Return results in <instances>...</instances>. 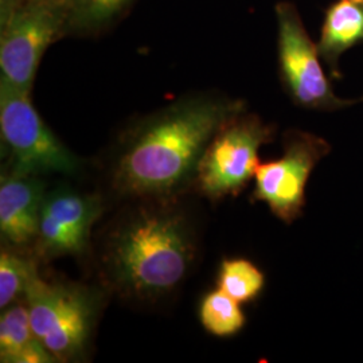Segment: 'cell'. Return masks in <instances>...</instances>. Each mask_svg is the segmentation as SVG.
<instances>
[{"label": "cell", "mask_w": 363, "mask_h": 363, "mask_svg": "<svg viewBox=\"0 0 363 363\" xmlns=\"http://www.w3.org/2000/svg\"><path fill=\"white\" fill-rule=\"evenodd\" d=\"M244 111L242 100L201 91L139 118L117 142L109 166L112 190L128 201L181 196L194 187L214 135Z\"/></svg>", "instance_id": "1"}, {"label": "cell", "mask_w": 363, "mask_h": 363, "mask_svg": "<svg viewBox=\"0 0 363 363\" xmlns=\"http://www.w3.org/2000/svg\"><path fill=\"white\" fill-rule=\"evenodd\" d=\"M38 271L37 261L28 259L13 247L0 252V308L23 300L33 274Z\"/></svg>", "instance_id": "16"}, {"label": "cell", "mask_w": 363, "mask_h": 363, "mask_svg": "<svg viewBox=\"0 0 363 363\" xmlns=\"http://www.w3.org/2000/svg\"><path fill=\"white\" fill-rule=\"evenodd\" d=\"M0 361L3 363L57 362L34 335L25 300H19L1 310Z\"/></svg>", "instance_id": "12"}, {"label": "cell", "mask_w": 363, "mask_h": 363, "mask_svg": "<svg viewBox=\"0 0 363 363\" xmlns=\"http://www.w3.org/2000/svg\"><path fill=\"white\" fill-rule=\"evenodd\" d=\"M330 151V143L318 135L288 130L283 138V155L259 163L256 169L252 201L265 203L286 225L298 220L306 206V187L312 171Z\"/></svg>", "instance_id": "8"}, {"label": "cell", "mask_w": 363, "mask_h": 363, "mask_svg": "<svg viewBox=\"0 0 363 363\" xmlns=\"http://www.w3.org/2000/svg\"><path fill=\"white\" fill-rule=\"evenodd\" d=\"M45 194V182L40 177L1 174L0 235L6 247L34 245Z\"/></svg>", "instance_id": "10"}, {"label": "cell", "mask_w": 363, "mask_h": 363, "mask_svg": "<svg viewBox=\"0 0 363 363\" xmlns=\"http://www.w3.org/2000/svg\"><path fill=\"white\" fill-rule=\"evenodd\" d=\"M274 127L247 111L230 118L208 143L195 175L194 189L211 201L240 194L255 178L259 148L271 143Z\"/></svg>", "instance_id": "6"}, {"label": "cell", "mask_w": 363, "mask_h": 363, "mask_svg": "<svg viewBox=\"0 0 363 363\" xmlns=\"http://www.w3.org/2000/svg\"><path fill=\"white\" fill-rule=\"evenodd\" d=\"M198 318L205 331L216 337H234L247 325L241 304L220 288L210 291L202 298Z\"/></svg>", "instance_id": "14"}, {"label": "cell", "mask_w": 363, "mask_h": 363, "mask_svg": "<svg viewBox=\"0 0 363 363\" xmlns=\"http://www.w3.org/2000/svg\"><path fill=\"white\" fill-rule=\"evenodd\" d=\"M33 333L57 362L79 361L89 347L101 307L91 286L33 274L25 298Z\"/></svg>", "instance_id": "3"}, {"label": "cell", "mask_w": 363, "mask_h": 363, "mask_svg": "<svg viewBox=\"0 0 363 363\" xmlns=\"http://www.w3.org/2000/svg\"><path fill=\"white\" fill-rule=\"evenodd\" d=\"M67 37H94L118 22L136 0H62Z\"/></svg>", "instance_id": "13"}, {"label": "cell", "mask_w": 363, "mask_h": 363, "mask_svg": "<svg viewBox=\"0 0 363 363\" xmlns=\"http://www.w3.org/2000/svg\"><path fill=\"white\" fill-rule=\"evenodd\" d=\"M0 138L7 155V171L13 175H74L81 163L62 143L38 111L30 93L16 91L0 81Z\"/></svg>", "instance_id": "5"}, {"label": "cell", "mask_w": 363, "mask_h": 363, "mask_svg": "<svg viewBox=\"0 0 363 363\" xmlns=\"http://www.w3.org/2000/svg\"><path fill=\"white\" fill-rule=\"evenodd\" d=\"M132 202L105 230L100 269L120 298L156 303L175 292L191 271L196 230L177 198Z\"/></svg>", "instance_id": "2"}, {"label": "cell", "mask_w": 363, "mask_h": 363, "mask_svg": "<svg viewBox=\"0 0 363 363\" xmlns=\"http://www.w3.org/2000/svg\"><path fill=\"white\" fill-rule=\"evenodd\" d=\"M65 37L62 0H0V81L31 93L45 52Z\"/></svg>", "instance_id": "4"}, {"label": "cell", "mask_w": 363, "mask_h": 363, "mask_svg": "<svg viewBox=\"0 0 363 363\" xmlns=\"http://www.w3.org/2000/svg\"><path fill=\"white\" fill-rule=\"evenodd\" d=\"M359 43H363V1L339 0L327 9L316 43L333 77H340V57Z\"/></svg>", "instance_id": "11"}, {"label": "cell", "mask_w": 363, "mask_h": 363, "mask_svg": "<svg viewBox=\"0 0 363 363\" xmlns=\"http://www.w3.org/2000/svg\"><path fill=\"white\" fill-rule=\"evenodd\" d=\"M355 1H363V0H355Z\"/></svg>", "instance_id": "17"}, {"label": "cell", "mask_w": 363, "mask_h": 363, "mask_svg": "<svg viewBox=\"0 0 363 363\" xmlns=\"http://www.w3.org/2000/svg\"><path fill=\"white\" fill-rule=\"evenodd\" d=\"M277 60L284 89L295 104L333 112L362 103L363 99H342L335 94L320 64L316 43L307 33L298 9L289 1L276 4Z\"/></svg>", "instance_id": "7"}, {"label": "cell", "mask_w": 363, "mask_h": 363, "mask_svg": "<svg viewBox=\"0 0 363 363\" xmlns=\"http://www.w3.org/2000/svg\"><path fill=\"white\" fill-rule=\"evenodd\" d=\"M265 281L264 272L250 259H226L220 262L217 288L240 304H247L259 298Z\"/></svg>", "instance_id": "15"}, {"label": "cell", "mask_w": 363, "mask_h": 363, "mask_svg": "<svg viewBox=\"0 0 363 363\" xmlns=\"http://www.w3.org/2000/svg\"><path fill=\"white\" fill-rule=\"evenodd\" d=\"M103 213L97 195L72 187H57L46 193L34 241L42 259L81 256L89 244L91 228Z\"/></svg>", "instance_id": "9"}]
</instances>
